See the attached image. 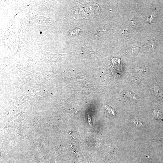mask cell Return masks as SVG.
<instances>
[{"mask_svg": "<svg viewBox=\"0 0 163 163\" xmlns=\"http://www.w3.org/2000/svg\"><path fill=\"white\" fill-rule=\"evenodd\" d=\"M130 20L129 21V22L131 23V24L132 25L133 28H137L139 27V26H138V24L136 22V21L135 20L133 19H130Z\"/></svg>", "mask_w": 163, "mask_h": 163, "instance_id": "6", "label": "cell"}, {"mask_svg": "<svg viewBox=\"0 0 163 163\" xmlns=\"http://www.w3.org/2000/svg\"><path fill=\"white\" fill-rule=\"evenodd\" d=\"M104 107H105V109H106V111L107 113L111 115H113L114 116H115L116 113L115 111L112 108L110 107L109 106H108L107 105H105Z\"/></svg>", "mask_w": 163, "mask_h": 163, "instance_id": "3", "label": "cell"}, {"mask_svg": "<svg viewBox=\"0 0 163 163\" xmlns=\"http://www.w3.org/2000/svg\"><path fill=\"white\" fill-rule=\"evenodd\" d=\"M88 123L89 125L91 127L92 125V121L91 117H90L89 114L88 115Z\"/></svg>", "mask_w": 163, "mask_h": 163, "instance_id": "12", "label": "cell"}, {"mask_svg": "<svg viewBox=\"0 0 163 163\" xmlns=\"http://www.w3.org/2000/svg\"><path fill=\"white\" fill-rule=\"evenodd\" d=\"M42 32H40V34H42Z\"/></svg>", "mask_w": 163, "mask_h": 163, "instance_id": "13", "label": "cell"}, {"mask_svg": "<svg viewBox=\"0 0 163 163\" xmlns=\"http://www.w3.org/2000/svg\"><path fill=\"white\" fill-rule=\"evenodd\" d=\"M139 48L134 47H133L128 49L127 50V51L130 54H133L136 53H137V52L139 51Z\"/></svg>", "mask_w": 163, "mask_h": 163, "instance_id": "5", "label": "cell"}, {"mask_svg": "<svg viewBox=\"0 0 163 163\" xmlns=\"http://www.w3.org/2000/svg\"><path fill=\"white\" fill-rule=\"evenodd\" d=\"M155 12H153L152 15L149 16L148 18L147 19V21L148 23H151L152 22V20L154 19L155 18Z\"/></svg>", "mask_w": 163, "mask_h": 163, "instance_id": "8", "label": "cell"}, {"mask_svg": "<svg viewBox=\"0 0 163 163\" xmlns=\"http://www.w3.org/2000/svg\"><path fill=\"white\" fill-rule=\"evenodd\" d=\"M133 122H134V124H135L136 125H137L136 126L138 125V126H140V125H143L142 124V123L139 120L134 119V120H133Z\"/></svg>", "mask_w": 163, "mask_h": 163, "instance_id": "11", "label": "cell"}, {"mask_svg": "<svg viewBox=\"0 0 163 163\" xmlns=\"http://www.w3.org/2000/svg\"><path fill=\"white\" fill-rule=\"evenodd\" d=\"M122 33L126 37V38H128L129 36V32L128 30L127 29H124L122 30Z\"/></svg>", "mask_w": 163, "mask_h": 163, "instance_id": "9", "label": "cell"}, {"mask_svg": "<svg viewBox=\"0 0 163 163\" xmlns=\"http://www.w3.org/2000/svg\"><path fill=\"white\" fill-rule=\"evenodd\" d=\"M154 91L157 97L161 100L163 101V96L160 92V90L158 86L154 87Z\"/></svg>", "mask_w": 163, "mask_h": 163, "instance_id": "4", "label": "cell"}, {"mask_svg": "<svg viewBox=\"0 0 163 163\" xmlns=\"http://www.w3.org/2000/svg\"><path fill=\"white\" fill-rule=\"evenodd\" d=\"M152 115L157 120L162 119V114L160 111L158 110H155L152 113Z\"/></svg>", "mask_w": 163, "mask_h": 163, "instance_id": "2", "label": "cell"}, {"mask_svg": "<svg viewBox=\"0 0 163 163\" xmlns=\"http://www.w3.org/2000/svg\"><path fill=\"white\" fill-rule=\"evenodd\" d=\"M141 71L143 73H146L148 72L149 71V69L146 66H144L141 68L140 69Z\"/></svg>", "mask_w": 163, "mask_h": 163, "instance_id": "10", "label": "cell"}, {"mask_svg": "<svg viewBox=\"0 0 163 163\" xmlns=\"http://www.w3.org/2000/svg\"><path fill=\"white\" fill-rule=\"evenodd\" d=\"M148 46L150 50H154L155 45L154 42L152 41H150L148 43Z\"/></svg>", "mask_w": 163, "mask_h": 163, "instance_id": "7", "label": "cell"}, {"mask_svg": "<svg viewBox=\"0 0 163 163\" xmlns=\"http://www.w3.org/2000/svg\"><path fill=\"white\" fill-rule=\"evenodd\" d=\"M125 97L130 99L136 100L138 99V97L135 94L132 93L131 91H127L125 93Z\"/></svg>", "mask_w": 163, "mask_h": 163, "instance_id": "1", "label": "cell"}]
</instances>
